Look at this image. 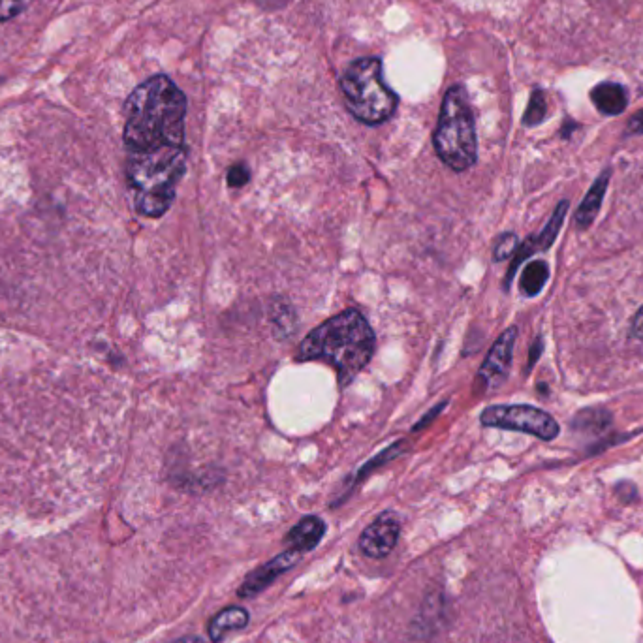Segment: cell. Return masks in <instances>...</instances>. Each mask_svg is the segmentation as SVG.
<instances>
[{"label":"cell","mask_w":643,"mask_h":643,"mask_svg":"<svg viewBox=\"0 0 643 643\" xmlns=\"http://www.w3.org/2000/svg\"><path fill=\"white\" fill-rule=\"evenodd\" d=\"M126 153L185 147L187 96L168 76L143 81L125 106Z\"/></svg>","instance_id":"6da1fadb"},{"label":"cell","mask_w":643,"mask_h":643,"mask_svg":"<svg viewBox=\"0 0 643 643\" xmlns=\"http://www.w3.org/2000/svg\"><path fill=\"white\" fill-rule=\"evenodd\" d=\"M375 354V331L358 309H346L314 328L299 345L298 360L324 361L345 388Z\"/></svg>","instance_id":"7a4b0ae2"},{"label":"cell","mask_w":643,"mask_h":643,"mask_svg":"<svg viewBox=\"0 0 643 643\" xmlns=\"http://www.w3.org/2000/svg\"><path fill=\"white\" fill-rule=\"evenodd\" d=\"M187 172L185 147H160L155 151L128 153L126 177L134 204L143 217H162L175 200V190Z\"/></svg>","instance_id":"3957f363"},{"label":"cell","mask_w":643,"mask_h":643,"mask_svg":"<svg viewBox=\"0 0 643 643\" xmlns=\"http://www.w3.org/2000/svg\"><path fill=\"white\" fill-rule=\"evenodd\" d=\"M433 143L440 160L454 172H467L476 164L474 115L467 91L461 85L450 87L444 95Z\"/></svg>","instance_id":"277c9868"},{"label":"cell","mask_w":643,"mask_h":643,"mask_svg":"<svg viewBox=\"0 0 643 643\" xmlns=\"http://www.w3.org/2000/svg\"><path fill=\"white\" fill-rule=\"evenodd\" d=\"M341 91L348 111L365 125H380L392 117L399 98L386 85L377 57H361L341 76Z\"/></svg>","instance_id":"5b68a950"},{"label":"cell","mask_w":643,"mask_h":643,"mask_svg":"<svg viewBox=\"0 0 643 643\" xmlns=\"http://www.w3.org/2000/svg\"><path fill=\"white\" fill-rule=\"evenodd\" d=\"M480 422L484 427L519 431L536 439L553 440L559 437V424L548 412L531 405H493L482 412Z\"/></svg>","instance_id":"8992f818"},{"label":"cell","mask_w":643,"mask_h":643,"mask_svg":"<svg viewBox=\"0 0 643 643\" xmlns=\"http://www.w3.org/2000/svg\"><path fill=\"white\" fill-rule=\"evenodd\" d=\"M518 328H508L497 339V343L491 346L486 361L482 363V369L476 377V382L482 390H491L499 386L504 378L508 377L510 365H512V352L516 345Z\"/></svg>","instance_id":"52a82bcc"},{"label":"cell","mask_w":643,"mask_h":643,"mask_svg":"<svg viewBox=\"0 0 643 643\" xmlns=\"http://www.w3.org/2000/svg\"><path fill=\"white\" fill-rule=\"evenodd\" d=\"M401 534V523L393 512H386L382 516H378L363 533H361L358 546L363 555L371 557V559H382L386 555H390L397 540Z\"/></svg>","instance_id":"ba28073f"},{"label":"cell","mask_w":643,"mask_h":643,"mask_svg":"<svg viewBox=\"0 0 643 643\" xmlns=\"http://www.w3.org/2000/svg\"><path fill=\"white\" fill-rule=\"evenodd\" d=\"M298 561L299 551L292 548L286 549L275 559L267 561L266 565L258 566L256 570H252L251 574L241 583L237 596L239 598H254V596L260 595L273 581L281 578L292 566L298 565Z\"/></svg>","instance_id":"9c48e42d"},{"label":"cell","mask_w":643,"mask_h":643,"mask_svg":"<svg viewBox=\"0 0 643 643\" xmlns=\"http://www.w3.org/2000/svg\"><path fill=\"white\" fill-rule=\"evenodd\" d=\"M566 209H568V204L566 202H561L559 204V207L555 209V213H553V217H551V220H549L548 226H546V230L540 234V236L533 237V239H529L523 247H519L518 249V256H516V260H514V264H512V267H510V271H508V277H506V288H508V284H510V281L514 279V273H516V269H518L519 264L527 258V256H531V254H534V252L538 251H546V249H549L551 247V243L555 241V237H557V232H559V228H561V224H563V220H565V213Z\"/></svg>","instance_id":"30bf717a"},{"label":"cell","mask_w":643,"mask_h":643,"mask_svg":"<svg viewBox=\"0 0 643 643\" xmlns=\"http://www.w3.org/2000/svg\"><path fill=\"white\" fill-rule=\"evenodd\" d=\"M324 534H326V523L318 516H307V518L301 519L298 525L288 533L286 540H288L290 548L303 553V551H311L316 548Z\"/></svg>","instance_id":"8fae6325"},{"label":"cell","mask_w":643,"mask_h":643,"mask_svg":"<svg viewBox=\"0 0 643 643\" xmlns=\"http://www.w3.org/2000/svg\"><path fill=\"white\" fill-rule=\"evenodd\" d=\"M249 621H251V615L245 608H241V606L224 608L209 621V627H207L209 638L213 643L222 642L232 630H241V628L247 627Z\"/></svg>","instance_id":"7c38bea8"},{"label":"cell","mask_w":643,"mask_h":643,"mask_svg":"<svg viewBox=\"0 0 643 643\" xmlns=\"http://www.w3.org/2000/svg\"><path fill=\"white\" fill-rule=\"evenodd\" d=\"M591 100L596 106V110L604 115H619L627 110L628 95L627 89L619 83L613 81H604L596 85L591 93Z\"/></svg>","instance_id":"4fadbf2b"},{"label":"cell","mask_w":643,"mask_h":643,"mask_svg":"<svg viewBox=\"0 0 643 643\" xmlns=\"http://www.w3.org/2000/svg\"><path fill=\"white\" fill-rule=\"evenodd\" d=\"M608 179H610V172L602 173L596 179L595 185L587 192L583 204L580 205V209L576 213V224L581 230L589 228L593 224V220L596 219V215L600 211V205H602V198H604L606 189H608Z\"/></svg>","instance_id":"5bb4252c"},{"label":"cell","mask_w":643,"mask_h":643,"mask_svg":"<svg viewBox=\"0 0 643 643\" xmlns=\"http://www.w3.org/2000/svg\"><path fill=\"white\" fill-rule=\"evenodd\" d=\"M269 320H271V328L277 339H286L288 335H292L294 331L298 330V316L294 307L284 301V299H277L271 305L269 311Z\"/></svg>","instance_id":"9a60e30c"},{"label":"cell","mask_w":643,"mask_h":643,"mask_svg":"<svg viewBox=\"0 0 643 643\" xmlns=\"http://www.w3.org/2000/svg\"><path fill=\"white\" fill-rule=\"evenodd\" d=\"M549 267L544 262H531L525 267L519 288L525 296L533 298L548 283Z\"/></svg>","instance_id":"2e32d148"},{"label":"cell","mask_w":643,"mask_h":643,"mask_svg":"<svg viewBox=\"0 0 643 643\" xmlns=\"http://www.w3.org/2000/svg\"><path fill=\"white\" fill-rule=\"evenodd\" d=\"M444 598L440 595L439 591L433 593V595L425 596L424 606H422V613H420V630H425L427 628H433V623H440V613H442V608H444Z\"/></svg>","instance_id":"e0dca14e"},{"label":"cell","mask_w":643,"mask_h":643,"mask_svg":"<svg viewBox=\"0 0 643 643\" xmlns=\"http://www.w3.org/2000/svg\"><path fill=\"white\" fill-rule=\"evenodd\" d=\"M548 113V104H546V95L540 91V89H534L533 95H531V102H529V108L525 111L523 115V123L527 126L538 125L544 121Z\"/></svg>","instance_id":"ac0fdd59"},{"label":"cell","mask_w":643,"mask_h":643,"mask_svg":"<svg viewBox=\"0 0 643 643\" xmlns=\"http://www.w3.org/2000/svg\"><path fill=\"white\" fill-rule=\"evenodd\" d=\"M519 249V241H518V236L516 234H504V236L497 241V245H495V252H493V258L497 260V262H504V260H508L510 256H514V252L518 251Z\"/></svg>","instance_id":"d6986e66"},{"label":"cell","mask_w":643,"mask_h":643,"mask_svg":"<svg viewBox=\"0 0 643 643\" xmlns=\"http://www.w3.org/2000/svg\"><path fill=\"white\" fill-rule=\"evenodd\" d=\"M403 454V442H397V444H393V446H390L384 454L377 455L371 463H367L365 467H361L360 474H358V480H361V478H365L367 474L371 471H375L377 467H380V465H384V463H388V461H392L393 457H397V455Z\"/></svg>","instance_id":"ffe728a7"},{"label":"cell","mask_w":643,"mask_h":643,"mask_svg":"<svg viewBox=\"0 0 643 643\" xmlns=\"http://www.w3.org/2000/svg\"><path fill=\"white\" fill-rule=\"evenodd\" d=\"M251 179V172L245 164H236L228 170V185L234 189H241L243 185H247Z\"/></svg>","instance_id":"44dd1931"},{"label":"cell","mask_w":643,"mask_h":643,"mask_svg":"<svg viewBox=\"0 0 643 643\" xmlns=\"http://www.w3.org/2000/svg\"><path fill=\"white\" fill-rule=\"evenodd\" d=\"M25 4H27V0H0V23L19 16L23 12Z\"/></svg>","instance_id":"7402d4cb"},{"label":"cell","mask_w":643,"mask_h":643,"mask_svg":"<svg viewBox=\"0 0 643 643\" xmlns=\"http://www.w3.org/2000/svg\"><path fill=\"white\" fill-rule=\"evenodd\" d=\"M446 405H448V403H440L439 407L433 408V410H431V412H429L427 416H424V418H422V420H420V422L416 424V427H414V431H420V429H424L425 425L431 424V422H433V420H435V418L439 416L440 410L446 407Z\"/></svg>","instance_id":"603a6c76"},{"label":"cell","mask_w":643,"mask_h":643,"mask_svg":"<svg viewBox=\"0 0 643 643\" xmlns=\"http://www.w3.org/2000/svg\"><path fill=\"white\" fill-rule=\"evenodd\" d=\"M628 132H630V134H643V110L638 111V113L630 119Z\"/></svg>","instance_id":"cb8c5ba5"},{"label":"cell","mask_w":643,"mask_h":643,"mask_svg":"<svg viewBox=\"0 0 643 643\" xmlns=\"http://www.w3.org/2000/svg\"><path fill=\"white\" fill-rule=\"evenodd\" d=\"M632 333L636 339L643 341V307L636 313L634 320H632Z\"/></svg>","instance_id":"d4e9b609"},{"label":"cell","mask_w":643,"mask_h":643,"mask_svg":"<svg viewBox=\"0 0 643 643\" xmlns=\"http://www.w3.org/2000/svg\"><path fill=\"white\" fill-rule=\"evenodd\" d=\"M290 0H260V4L267 8V10H277V8H283L286 6Z\"/></svg>","instance_id":"484cf974"},{"label":"cell","mask_w":643,"mask_h":643,"mask_svg":"<svg viewBox=\"0 0 643 643\" xmlns=\"http://www.w3.org/2000/svg\"><path fill=\"white\" fill-rule=\"evenodd\" d=\"M172 643H205L200 636H185V638H179Z\"/></svg>","instance_id":"4316f807"}]
</instances>
